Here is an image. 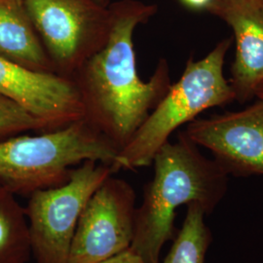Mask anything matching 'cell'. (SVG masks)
Returning <instances> with one entry per match:
<instances>
[{"instance_id":"cell-15","label":"cell","mask_w":263,"mask_h":263,"mask_svg":"<svg viewBox=\"0 0 263 263\" xmlns=\"http://www.w3.org/2000/svg\"><path fill=\"white\" fill-rule=\"evenodd\" d=\"M98 263H145L143 258L131 247L122 251L119 254H115L111 257L104 259Z\"/></svg>"},{"instance_id":"cell-5","label":"cell","mask_w":263,"mask_h":263,"mask_svg":"<svg viewBox=\"0 0 263 263\" xmlns=\"http://www.w3.org/2000/svg\"><path fill=\"white\" fill-rule=\"evenodd\" d=\"M110 166L87 160L71 170L65 184L33 192L25 208L31 255L36 263H67L87 202L108 177Z\"/></svg>"},{"instance_id":"cell-2","label":"cell","mask_w":263,"mask_h":263,"mask_svg":"<svg viewBox=\"0 0 263 263\" xmlns=\"http://www.w3.org/2000/svg\"><path fill=\"white\" fill-rule=\"evenodd\" d=\"M154 176L143 189L136 211L131 248L145 263H160L161 251L175 239L178 208L198 203L206 215L224 197L228 175L216 160L204 156L184 132L167 141L153 158Z\"/></svg>"},{"instance_id":"cell-18","label":"cell","mask_w":263,"mask_h":263,"mask_svg":"<svg viewBox=\"0 0 263 263\" xmlns=\"http://www.w3.org/2000/svg\"><path fill=\"white\" fill-rule=\"evenodd\" d=\"M99 3H101L102 5H104V6H108L111 2H110V0H97Z\"/></svg>"},{"instance_id":"cell-9","label":"cell","mask_w":263,"mask_h":263,"mask_svg":"<svg viewBox=\"0 0 263 263\" xmlns=\"http://www.w3.org/2000/svg\"><path fill=\"white\" fill-rule=\"evenodd\" d=\"M0 94L27 108L42 122L45 133L84 118L83 104L71 79L32 71L2 57Z\"/></svg>"},{"instance_id":"cell-7","label":"cell","mask_w":263,"mask_h":263,"mask_svg":"<svg viewBox=\"0 0 263 263\" xmlns=\"http://www.w3.org/2000/svg\"><path fill=\"white\" fill-rule=\"evenodd\" d=\"M136 193L126 180L108 177L80 216L67 263H98L131 247L135 235Z\"/></svg>"},{"instance_id":"cell-17","label":"cell","mask_w":263,"mask_h":263,"mask_svg":"<svg viewBox=\"0 0 263 263\" xmlns=\"http://www.w3.org/2000/svg\"><path fill=\"white\" fill-rule=\"evenodd\" d=\"M254 98H257L258 101L263 103V80L257 85L256 89H255V93H254Z\"/></svg>"},{"instance_id":"cell-8","label":"cell","mask_w":263,"mask_h":263,"mask_svg":"<svg viewBox=\"0 0 263 263\" xmlns=\"http://www.w3.org/2000/svg\"><path fill=\"white\" fill-rule=\"evenodd\" d=\"M184 133L211 151L228 176H263L262 102L241 111L194 119Z\"/></svg>"},{"instance_id":"cell-1","label":"cell","mask_w":263,"mask_h":263,"mask_svg":"<svg viewBox=\"0 0 263 263\" xmlns=\"http://www.w3.org/2000/svg\"><path fill=\"white\" fill-rule=\"evenodd\" d=\"M157 9V5L140 0L110 3V30L104 47L70 78L83 104L85 120L119 151L172 86L166 59H160L147 81L141 80L137 68L135 30L147 23Z\"/></svg>"},{"instance_id":"cell-14","label":"cell","mask_w":263,"mask_h":263,"mask_svg":"<svg viewBox=\"0 0 263 263\" xmlns=\"http://www.w3.org/2000/svg\"><path fill=\"white\" fill-rule=\"evenodd\" d=\"M28 131L45 133L42 122L27 108L0 94V142Z\"/></svg>"},{"instance_id":"cell-19","label":"cell","mask_w":263,"mask_h":263,"mask_svg":"<svg viewBox=\"0 0 263 263\" xmlns=\"http://www.w3.org/2000/svg\"><path fill=\"white\" fill-rule=\"evenodd\" d=\"M257 1V3L259 4V5H261L263 7V0H256Z\"/></svg>"},{"instance_id":"cell-3","label":"cell","mask_w":263,"mask_h":263,"mask_svg":"<svg viewBox=\"0 0 263 263\" xmlns=\"http://www.w3.org/2000/svg\"><path fill=\"white\" fill-rule=\"evenodd\" d=\"M119 149L83 119L38 136L0 142V184L14 195L65 184L71 170L87 160L112 167Z\"/></svg>"},{"instance_id":"cell-10","label":"cell","mask_w":263,"mask_h":263,"mask_svg":"<svg viewBox=\"0 0 263 263\" xmlns=\"http://www.w3.org/2000/svg\"><path fill=\"white\" fill-rule=\"evenodd\" d=\"M207 11L233 30L235 60L228 81L235 101L247 103L263 80V7L256 0H213Z\"/></svg>"},{"instance_id":"cell-11","label":"cell","mask_w":263,"mask_h":263,"mask_svg":"<svg viewBox=\"0 0 263 263\" xmlns=\"http://www.w3.org/2000/svg\"><path fill=\"white\" fill-rule=\"evenodd\" d=\"M0 57L32 71L56 73L25 0H0Z\"/></svg>"},{"instance_id":"cell-6","label":"cell","mask_w":263,"mask_h":263,"mask_svg":"<svg viewBox=\"0 0 263 263\" xmlns=\"http://www.w3.org/2000/svg\"><path fill=\"white\" fill-rule=\"evenodd\" d=\"M57 74L71 78L104 47L110 30L108 6L97 0H25Z\"/></svg>"},{"instance_id":"cell-12","label":"cell","mask_w":263,"mask_h":263,"mask_svg":"<svg viewBox=\"0 0 263 263\" xmlns=\"http://www.w3.org/2000/svg\"><path fill=\"white\" fill-rule=\"evenodd\" d=\"M31 256L25 208L0 184V263H28Z\"/></svg>"},{"instance_id":"cell-4","label":"cell","mask_w":263,"mask_h":263,"mask_svg":"<svg viewBox=\"0 0 263 263\" xmlns=\"http://www.w3.org/2000/svg\"><path fill=\"white\" fill-rule=\"evenodd\" d=\"M231 39L220 41L199 61L190 58L179 81L151 111L131 141L118 152L113 173L151 166L157 151L182 125L196 119L209 108L235 101V94L223 73Z\"/></svg>"},{"instance_id":"cell-13","label":"cell","mask_w":263,"mask_h":263,"mask_svg":"<svg viewBox=\"0 0 263 263\" xmlns=\"http://www.w3.org/2000/svg\"><path fill=\"white\" fill-rule=\"evenodd\" d=\"M205 216L206 213L200 204H188L183 224L162 263H204L212 242V233L205 223Z\"/></svg>"},{"instance_id":"cell-16","label":"cell","mask_w":263,"mask_h":263,"mask_svg":"<svg viewBox=\"0 0 263 263\" xmlns=\"http://www.w3.org/2000/svg\"><path fill=\"white\" fill-rule=\"evenodd\" d=\"M179 2L192 11H207L213 0H179Z\"/></svg>"}]
</instances>
